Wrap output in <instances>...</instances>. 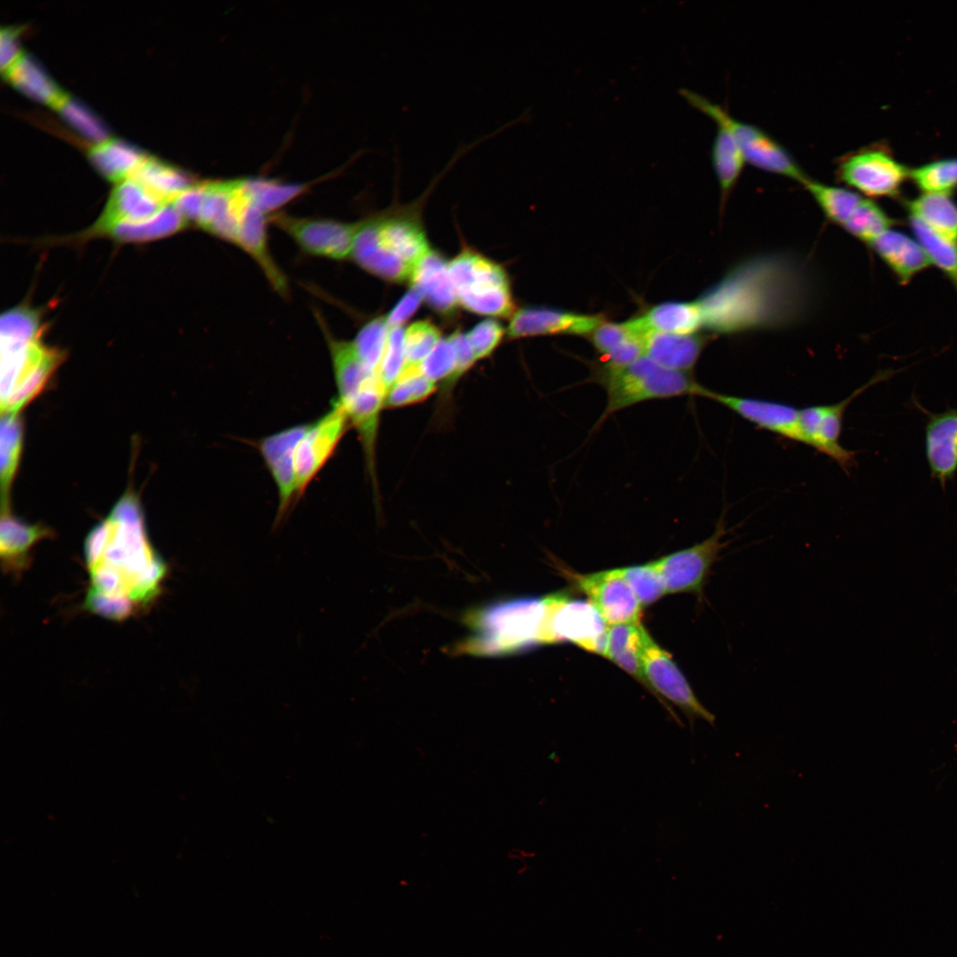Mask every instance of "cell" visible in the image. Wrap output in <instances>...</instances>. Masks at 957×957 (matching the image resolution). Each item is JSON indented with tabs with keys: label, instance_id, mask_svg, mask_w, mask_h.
Segmentation results:
<instances>
[{
	"label": "cell",
	"instance_id": "obj_37",
	"mask_svg": "<svg viewBox=\"0 0 957 957\" xmlns=\"http://www.w3.org/2000/svg\"><path fill=\"white\" fill-rule=\"evenodd\" d=\"M436 384L424 374L420 365L405 366L388 389L385 407L399 408L420 402L435 391Z\"/></svg>",
	"mask_w": 957,
	"mask_h": 957
},
{
	"label": "cell",
	"instance_id": "obj_19",
	"mask_svg": "<svg viewBox=\"0 0 957 957\" xmlns=\"http://www.w3.org/2000/svg\"><path fill=\"white\" fill-rule=\"evenodd\" d=\"M603 320L599 315L580 314L551 307L529 306L512 314L507 335L511 339L549 335L588 337Z\"/></svg>",
	"mask_w": 957,
	"mask_h": 957
},
{
	"label": "cell",
	"instance_id": "obj_5",
	"mask_svg": "<svg viewBox=\"0 0 957 957\" xmlns=\"http://www.w3.org/2000/svg\"><path fill=\"white\" fill-rule=\"evenodd\" d=\"M430 250L417 218L404 209L360 222L352 257L377 276L403 282L410 280L415 268Z\"/></svg>",
	"mask_w": 957,
	"mask_h": 957
},
{
	"label": "cell",
	"instance_id": "obj_50",
	"mask_svg": "<svg viewBox=\"0 0 957 957\" xmlns=\"http://www.w3.org/2000/svg\"><path fill=\"white\" fill-rule=\"evenodd\" d=\"M22 51L18 40V30L14 27H3L0 33V64L4 72L21 55Z\"/></svg>",
	"mask_w": 957,
	"mask_h": 957
},
{
	"label": "cell",
	"instance_id": "obj_43",
	"mask_svg": "<svg viewBox=\"0 0 957 957\" xmlns=\"http://www.w3.org/2000/svg\"><path fill=\"white\" fill-rule=\"evenodd\" d=\"M440 330L429 321H418L405 330V366H418L440 340Z\"/></svg>",
	"mask_w": 957,
	"mask_h": 957
},
{
	"label": "cell",
	"instance_id": "obj_10",
	"mask_svg": "<svg viewBox=\"0 0 957 957\" xmlns=\"http://www.w3.org/2000/svg\"><path fill=\"white\" fill-rule=\"evenodd\" d=\"M641 658L650 692L678 724L681 721L667 702L681 709L691 725L696 720H703L714 726L715 715L700 702L669 653L651 638L646 628L642 634Z\"/></svg>",
	"mask_w": 957,
	"mask_h": 957
},
{
	"label": "cell",
	"instance_id": "obj_33",
	"mask_svg": "<svg viewBox=\"0 0 957 957\" xmlns=\"http://www.w3.org/2000/svg\"><path fill=\"white\" fill-rule=\"evenodd\" d=\"M717 127L711 156L723 206L735 186L746 160L732 134L722 126Z\"/></svg>",
	"mask_w": 957,
	"mask_h": 957
},
{
	"label": "cell",
	"instance_id": "obj_9",
	"mask_svg": "<svg viewBox=\"0 0 957 957\" xmlns=\"http://www.w3.org/2000/svg\"><path fill=\"white\" fill-rule=\"evenodd\" d=\"M908 175L909 169L879 143L850 152L836 161L838 182L870 198L899 197Z\"/></svg>",
	"mask_w": 957,
	"mask_h": 957
},
{
	"label": "cell",
	"instance_id": "obj_15",
	"mask_svg": "<svg viewBox=\"0 0 957 957\" xmlns=\"http://www.w3.org/2000/svg\"><path fill=\"white\" fill-rule=\"evenodd\" d=\"M607 627L590 602L573 601L564 593L553 594L549 619L553 643L569 641L586 650L603 655Z\"/></svg>",
	"mask_w": 957,
	"mask_h": 957
},
{
	"label": "cell",
	"instance_id": "obj_6",
	"mask_svg": "<svg viewBox=\"0 0 957 957\" xmlns=\"http://www.w3.org/2000/svg\"><path fill=\"white\" fill-rule=\"evenodd\" d=\"M591 380L606 393V405L594 429L611 415L644 401L683 396L702 397L704 386L690 373L665 368L646 356L623 367L601 363L592 370Z\"/></svg>",
	"mask_w": 957,
	"mask_h": 957
},
{
	"label": "cell",
	"instance_id": "obj_45",
	"mask_svg": "<svg viewBox=\"0 0 957 957\" xmlns=\"http://www.w3.org/2000/svg\"><path fill=\"white\" fill-rule=\"evenodd\" d=\"M21 425L15 415L5 414L2 418L1 453L2 486L6 490L12 482L21 447Z\"/></svg>",
	"mask_w": 957,
	"mask_h": 957
},
{
	"label": "cell",
	"instance_id": "obj_46",
	"mask_svg": "<svg viewBox=\"0 0 957 957\" xmlns=\"http://www.w3.org/2000/svg\"><path fill=\"white\" fill-rule=\"evenodd\" d=\"M56 109L71 126L95 144L108 138L106 129L101 121L85 106L72 99L68 95Z\"/></svg>",
	"mask_w": 957,
	"mask_h": 957
},
{
	"label": "cell",
	"instance_id": "obj_38",
	"mask_svg": "<svg viewBox=\"0 0 957 957\" xmlns=\"http://www.w3.org/2000/svg\"><path fill=\"white\" fill-rule=\"evenodd\" d=\"M908 177L923 193L950 194L957 188V158L909 169Z\"/></svg>",
	"mask_w": 957,
	"mask_h": 957
},
{
	"label": "cell",
	"instance_id": "obj_13",
	"mask_svg": "<svg viewBox=\"0 0 957 957\" xmlns=\"http://www.w3.org/2000/svg\"><path fill=\"white\" fill-rule=\"evenodd\" d=\"M271 221L305 253L333 260L352 257L360 227V222L297 218L286 214H275Z\"/></svg>",
	"mask_w": 957,
	"mask_h": 957
},
{
	"label": "cell",
	"instance_id": "obj_24",
	"mask_svg": "<svg viewBox=\"0 0 957 957\" xmlns=\"http://www.w3.org/2000/svg\"><path fill=\"white\" fill-rule=\"evenodd\" d=\"M642 337L650 332L692 335L703 329L699 305L695 301H664L648 308L642 315L629 319Z\"/></svg>",
	"mask_w": 957,
	"mask_h": 957
},
{
	"label": "cell",
	"instance_id": "obj_28",
	"mask_svg": "<svg viewBox=\"0 0 957 957\" xmlns=\"http://www.w3.org/2000/svg\"><path fill=\"white\" fill-rule=\"evenodd\" d=\"M187 225V221L169 204L148 219L118 222L106 229L100 236L121 243H142L166 237L182 230Z\"/></svg>",
	"mask_w": 957,
	"mask_h": 957
},
{
	"label": "cell",
	"instance_id": "obj_11",
	"mask_svg": "<svg viewBox=\"0 0 957 957\" xmlns=\"http://www.w3.org/2000/svg\"><path fill=\"white\" fill-rule=\"evenodd\" d=\"M728 532L721 517L712 534L703 541L653 561L667 594L686 592L703 596L712 567L730 543L726 540Z\"/></svg>",
	"mask_w": 957,
	"mask_h": 957
},
{
	"label": "cell",
	"instance_id": "obj_41",
	"mask_svg": "<svg viewBox=\"0 0 957 957\" xmlns=\"http://www.w3.org/2000/svg\"><path fill=\"white\" fill-rule=\"evenodd\" d=\"M619 570L642 606L653 603L667 594L663 578L653 561Z\"/></svg>",
	"mask_w": 957,
	"mask_h": 957
},
{
	"label": "cell",
	"instance_id": "obj_25",
	"mask_svg": "<svg viewBox=\"0 0 957 957\" xmlns=\"http://www.w3.org/2000/svg\"><path fill=\"white\" fill-rule=\"evenodd\" d=\"M708 340V336L698 333L650 332L643 338L644 356L665 368L690 373Z\"/></svg>",
	"mask_w": 957,
	"mask_h": 957
},
{
	"label": "cell",
	"instance_id": "obj_31",
	"mask_svg": "<svg viewBox=\"0 0 957 957\" xmlns=\"http://www.w3.org/2000/svg\"><path fill=\"white\" fill-rule=\"evenodd\" d=\"M129 178L166 205L192 184L184 173L151 156H145Z\"/></svg>",
	"mask_w": 957,
	"mask_h": 957
},
{
	"label": "cell",
	"instance_id": "obj_18",
	"mask_svg": "<svg viewBox=\"0 0 957 957\" xmlns=\"http://www.w3.org/2000/svg\"><path fill=\"white\" fill-rule=\"evenodd\" d=\"M702 397L721 404L760 429L805 444L800 409L791 405L716 393L706 387Z\"/></svg>",
	"mask_w": 957,
	"mask_h": 957
},
{
	"label": "cell",
	"instance_id": "obj_3",
	"mask_svg": "<svg viewBox=\"0 0 957 957\" xmlns=\"http://www.w3.org/2000/svg\"><path fill=\"white\" fill-rule=\"evenodd\" d=\"M191 222L253 256L273 285L284 280L267 245L265 214L276 208L269 183L236 180L196 183Z\"/></svg>",
	"mask_w": 957,
	"mask_h": 957
},
{
	"label": "cell",
	"instance_id": "obj_34",
	"mask_svg": "<svg viewBox=\"0 0 957 957\" xmlns=\"http://www.w3.org/2000/svg\"><path fill=\"white\" fill-rule=\"evenodd\" d=\"M824 216L842 227L856 210L863 197L851 189L823 183L811 177L802 184Z\"/></svg>",
	"mask_w": 957,
	"mask_h": 957
},
{
	"label": "cell",
	"instance_id": "obj_22",
	"mask_svg": "<svg viewBox=\"0 0 957 957\" xmlns=\"http://www.w3.org/2000/svg\"><path fill=\"white\" fill-rule=\"evenodd\" d=\"M52 532L42 525H28L12 517L7 508L1 520L0 557L5 574L19 579L31 564V550Z\"/></svg>",
	"mask_w": 957,
	"mask_h": 957
},
{
	"label": "cell",
	"instance_id": "obj_17",
	"mask_svg": "<svg viewBox=\"0 0 957 957\" xmlns=\"http://www.w3.org/2000/svg\"><path fill=\"white\" fill-rule=\"evenodd\" d=\"M309 424H302L288 427L261 439L256 444L277 489L278 508L275 527L289 510L292 498L298 495L294 454Z\"/></svg>",
	"mask_w": 957,
	"mask_h": 957
},
{
	"label": "cell",
	"instance_id": "obj_40",
	"mask_svg": "<svg viewBox=\"0 0 957 957\" xmlns=\"http://www.w3.org/2000/svg\"><path fill=\"white\" fill-rule=\"evenodd\" d=\"M388 331L389 326L386 316L377 317L367 323L353 341L361 360L377 374L383 357Z\"/></svg>",
	"mask_w": 957,
	"mask_h": 957
},
{
	"label": "cell",
	"instance_id": "obj_42",
	"mask_svg": "<svg viewBox=\"0 0 957 957\" xmlns=\"http://www.w3.org/2000/svg\"><path fill=\"white\" fill-rule=\"evenodd\" d=\"M43 333L37 313L27 307H16L1 317V341L30 342Z\"/></svg>",
	"mask_w": 957,
	"mask_h": 957
},
{
	"label": "cell",
	"instance_id": "obj_47",
	"mask_svg": "<svg viewBox=\"0 0 957 957\" xmlns=\"http://www.w3.org/2000/svg\"><path fill=\"white\" fill-rule=\"evenodd\" d=\"M457 366L456 351L450 338H441L420 364L424 374L434 382H452Z\"/></svg>",
	"mask_w": 957,
	"mask_h": 957
},
{
	"label": "cell",
	"instance_id": "obj_1",
	"mask_svg": "<svg viewBox=\"0 0 957 957\" xmlns=\"http://www.w3.org/2000/svg\"><path fill=\"white\" fill-rule=\"evenodd\" d=\"M817 283L801 258L782 252L735 263L696 300L703 329L715 335L781 330L799 323L813 307Z\"/></svg>",
	"mask_w": 957,
	"mask_h": 957
},
{
	"label": "cell",
	"instance_id": "obj_4",
	"mask_svg": "<svg viewBox=\"0 0 957 957\" xmlns=\"http://www.w3.org/2000/svg\"><path fill=\"white\" fill-rule=\"evenodd\" d=\"M552 595L497 601L469 612L471 634L456 652L474 656H503L538 644L553 643L549 629Z\"/></svg>",
	"mask_w": 957,
	"mask_h": 957
},
{
	"label": "cell",
	"instance_id": "obj_20",
	"mask_svg": "<svg viewBox=\"0 0 957 957\" xmlns=\"http://www.w3.org/2000/svg\"><path fill=\"white\" fill-rule=\"evenodd\" d=\"M166 206L136 181L125 179L116 184L99 219L82 237L100 236L118 222L148 219Z\"/></svg>",
	"mask_w": 957,
	"mask_h": 957
},
{
	"label": "cell",
	"instance_id": "obj_48",
	"mask_svg": "<svg viewBox=\"0 0 957 957\" xmlns=\"http://www.w3.org/2000/svg\"><path fill=\"white\" fill-rule=\"evenodd\" d=\"M504 334L502 325L494 319H486L476 324L466 337L476 361L488 356L499 345Z\"/></svg>",
	"mask_w": 957,
	"mask_h": 957
},
{
	"label": "cell",
	"instance_id": "obj_49",
	"mask_svg": "<svg viewBox=\"0 0 957 957\" xmlns=\"http://www.w3.org/2000/svg\"><path fill=\"white\" fill-rule=\"evenodd\" d=\"M422 299V295L412 287L386 316L389 328L402 326L417 310Z\"/></svg>",
	"mask_w": 957,
	"mask_h": 957
},
{
	"label": "cell",
	"instance_id": "obj_51",
	"mask_svg": "<svg viewBox=\"0 0 957 957\" xmlns=\"http://www.w3.org/2000/svg\"><path fill=\"white\" fill-rule=\"evenodd\" d=\"M453 342L457 356V366L453 381L459 378L465 371H467L476 361L471 346L466 337L461 331H455L449 336Z\"/></svg>",
	"mask_w": 957,
	"mask_h": 957
},
{
	"label": "cell",
	"instance_id": "obj_12",
	"mask_svg": "<svg viewBox=\"0 0 957 957\" xmlns=\"http://www.w3.org/2000/svg\"><path fill=\"white\" fill-rule=\"evenodd\" d=\"M892 371H881L864 385L855 390L840 402L829 405L810 406L800 409V421L808 445L833 459L848 471L855 463V453L844 447L840 442L844 414L847 406L873 385L888 379Z\"/></svg>",
	"mask_w": 957,
	"mask_h": 957
},
{
	"label": "cell",
	"instance_id": "obj_21",
	"mask_svg": "<svg viewBox=\"0 0 957 957\" xmlns=\"http://www.w3.org/2000/svg\"><path fill=\"white\" fill-rule=\"evenodd\" d=\"M927 414L926 458L931 477L945 488L957 471V409Z\"/></svg>",
	"mask_w": 957,
	"mask_h": 957
},
{
	"label": "cell",
	"instance_id": "obj_44",
	"mask_svg": "<svg viewBox=\"0 0 957 957\" xmlns=\"http://www.w3.org/2000/svg\"><path fill=\"white\" fill-rule=\"evenodd\" d=\"M406 364L405 331L401 326L389 328L377 375L386 393L401 375Z\"/></svg>",
	"mask_w": 957,
	"mask_h": 957
},
{
	"label": "cell",
	"instance_id": "obj_36",
	"mask_svg": "<svg viewBox=\"0 0 957 957\" xmlns=\"http://www.w3.org/2000/svg\"><path fill=\"white\" fill-rule=\"evenodd\" d=\"M896 224L897 221L888 215L877 203L863 198L841 228L859 241L869 245Z\"/></svg>",
	"mask_w": 957,
	"mask_h": 957
},
{
	"label": "cell",
	"instance_id": "obj_14",
	"mask_svg": "<svg viewBox=\"0 0 957 957\" xmlns=\"http://www.w3.org/2000/svg\"><path fill=\"white\" fill-rule=\"evenodd\" d=\"M349 424L346 412L338 399L333 400L327 413L309 424L294 454L298 494L304 493L331 456Z\"/></svg>",
	"mask_w": 957,
	"mask_h": 957
},
{
	"label": "cell",
	"instance_id": "obj_7",
	"mask_svg": "<svg viewBox=\"0 0 957 957\" xmlns=\"http://www.w3.org/2000/svg\"><path fill=\"white\" fill-rule=\"evenodd\" d=\"M458 303L470 312L491 316L512 315L510 284L502 266L465 249L447 264Z\"/></svg>",
	"mask_w": 957,
	"mask_h": 957
},
{
	"label": "cell",
	"instance_id": "obj_27",
	"mask_svg": "<svg viewBox=\"0 0 957 957\" xmlns=\"http://www.w3.org/2000/svg\"><path fill=\"white\" fill-rule=\"evenodd\" d=\"M644 629L640 623L608 626L603 656L614 662L650 691L641 658Z\"/></svg>",
	"mask_w": 957,
	"mask_h": 957
},
{
	"label": "cell",
	"instance_id": "obj_2",
	"mask_svg": "<svg viewBox=\"0 0 957 957\" xmlns=\"http://www.w3.org/2000/svg\"><path fill=\"white\" fill-rule=\"evenodd\" d=\"M84 561L89 576L84 609L116 621L149 610L161 595L169 572L130 497L89 533Z\"/></svg>",
	"mask_w": 957,
	"mask_h": 957
},
{
	"label": "cell",
	"instance_id": "obj_26",
	"mask_svg": "<svg viewBox=\"0 0 957 957\" xmlns=\"http://www.w3.org/2000/svg\"><path fill=\"white\" fill-rule=\"evenodd\" d=\"M447 264L437 252L430 250L415 268L410 282L436 312L452 314L458 304Z\"/></svg>",
	"mask_w": 957,
	"mask_h": 957
},
{
	"label": "cell",
	"instance_id": "obj_29",
	"mask_svg": "<svg viewBox=\"0 0 957 957\" xmlns=\"http://www.w3.org/2000/svg\"><path fill=\"white\" fill-rule=\"evenodd\" d=\"M908 217L937 234L957 242V204L950 194L922 193L904 203Z\"/></svg>",
	"mask_w": 957,
	"mask_h": 957
},
{
	"label": "cell",
	"instance_id": "obj_16",
	"mask_svg": "<svg viewBox=\"0 0 957 957\" xmlns=\"http://www.w3.org/2000/svg\"><path fill=\"white\" fill-rule=\"evenodd\" d=\"M571 574L608 626L640 623L642 606L619 569Z\"/></svg>",
	"mask_w": 957,
	"mask_h": 957
},
{
	"label": "cell",
	"instance_id": "obj_23",
	"mask_svg": "<svg viewBox=\"0 0 957 957\" xmlns=\"http://www.w3.org/2000/svg\"><path fill=\"white\" fill-rule=\"evenodd\" d=\"M885 263L901 285H906L918 274L931 266L920 243L914 237L890 229L869 245Z\"/></svg>",
	"mask_w": 957,
	"mask_h": 957
},
{
	"label": "cell",
	"instance_id": "obj_39",
	"mask_svg": "<svg viewBox=\"0 0 957 957\" xmlns=\"http://www.w3.org/2000/svg\"><path fill=\"white\" fill-rule=\"evenodd\" d=\"M588 337L601 356L600 362L610 360L634 341L643 340L627 321L614 323L603 320Z\"/></svg>",
	"mask_w": 957,
	"mask_h": 957
},
{
	"label": "cell",
	"instance_id": "obj_32",
	"mask_svg": "<svg viewBox=\"0 0 957 957\" xmlns=\"http://www.w3.org/2000/svg\"><path fill=\"white\" fill-rule=\"evenodd\" d=\"M89 157L105 177L117 183L129 178L145 158L131 144L110 137L94 144L89 149Z\"/></svg>",
	"mask_w": 957,
	"mask_h": 957
},
{
	"label": "cell",
	"instance_id": "obj_8",
	"mask_svg": "<svg viewBox=\"0 0 957 957\" xmlns=\"http://www.w3.org/2000/svg\"><path fill=\"white\" fill-rule=\"evenodd\" d=\"M679 93L691 106L732 134L746 162L761 170L788 177L801 185L809 177L791 153L763 129L735 119L720 105L692 89L681 88Z\"/></svg>",
	"mask_w": 957,
	"mask_h": 957
},
{
	"label": "cell",
	"instance_id": "obj_30",
	"mask_svg": "<svg viewBox=\"0 0 957 957\" xmlns=\"http://www.w3.org/2000/svg\"><path fill=\"white\" fill-rule=\"evenodd\" d=\"M3 73L19 90L55 109L67 96L40 65L25 53Z\"/></svg>",
	"mask_w": 957,
	"mask_h": 957
},
{
	"label": "cell",
	"instance_id": "obj_35",
	"mask_svg": "<svg viewBox=\"0 0 957 957\" xmlns=\"http://www.w3.org/2000/svg\"><path fill=\"white\" fill-rule=\"evenodd\" d=\"M908 222L931 265L949 278L957 292V242L937 234L916 219L908 217Z\"/></svg>",
	"mask_w": 957,
	"mask_h": 957
}]
</instances>
